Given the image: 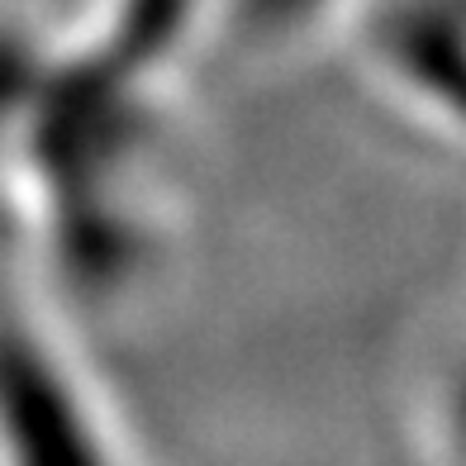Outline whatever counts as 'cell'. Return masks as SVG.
Returning a JSON list of instances; mask_svg holds the SVG:
<instances>
[{"mask_svg":"<svg viewBox=\"0 0 466 466\" xmlns=\"http://www.w3.org/2000/svg\"><path fill=\"white\" fill-rule=\"evenodd\" d=\"M0 466H147L44 286L0 271Z\"/></svg>","mask_w":466,"mask_h":466,"instance_id":"cell-1","label":"cell"}]
</instances>
